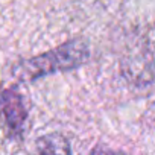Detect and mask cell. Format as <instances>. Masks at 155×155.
<instances>
[{"mask_svg":"<svg viewBox=\"0 0 155 155\" xmlns=\"http://www.w3.org/2000/svg\"><path fill=\"white\" fill-rule=\"evenodd\" d=\"M91 155H125V153L114 152V150H108V149H97V150H94Z\"/></svg>","mask_w":155,"mask_h":155,"instance_id":"277c9868","label":"cell"},{"mask_svg":"<svg viewBox=\"0 0 155 155\" xmlns=\"http://www.w3.org/2000/svg\"><path fill=\"white\" fill-rule=\"evenodd\" d=\"M87 55H88V49L85 43L71 41L41 56L26 61L18 71L21 76L32 79V78H38V76L52 73V71L73 68L76 65H79L81 62H84Z\"/></svg>","mask_w":155,"mask_h":155,"instance_id":"6da1fadb","label":"cell"},{"mask_svg":"<svg viewBox=\"0 0 155 155\" xmlns=\"http://www.w3.org/2000/svg\"><path fill=\"white\" fill-rule=\"evenodd\" d=\"M32 155H70V147L62 135L47 134L37 140Z\"/></svg>","mask_w":155,"mask_h":155,"instance_id":"3957f363","label":"cell"},{"mask_svg":"<svg viewBox=\"0 0 155 155\" xmlns=\"http://www.w3.org/2000/svg\"><path fill=\"white\" fill-rule=\"evenodd\" d=\"M28 111L23 102V97L9 90L0 96V117H2L6 129L11 134H20L23 132V125L26 120Z\"/></svg>","mask_w":155,"mask_h":155,"instance_id":"7a4b0ae2","label":"cell"}]
</instances>
